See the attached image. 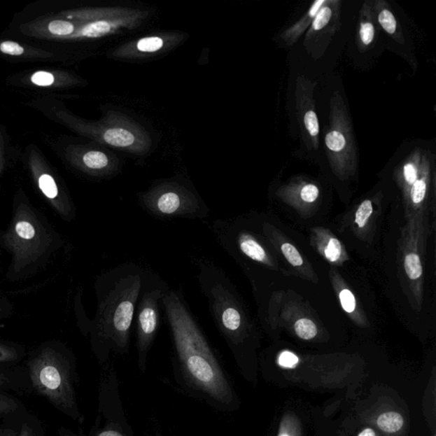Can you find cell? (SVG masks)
<instances>
[{
    "label": "cell",
    "mask_w": 436,
    "mask_h": 436,
    "mask_svg": "<svg viewBox=\"0 0 436 436\" xmlns=\"http://www.w3.org/2000/svg\"><path fill=\"white\" fill-rule=\"evenodd\" d=\"M176 358L192 386L218 402L227 403L232 391L202 325L191 312L182 290L171 289L163 297Z\"/></svg>",
    "instance_id": "6da1fadb"
},
{
    "label": "cell",
    "mask_w": 436,
    "mask_h": 436,
    "mask_svg": "<svg viewBox=\"0 0 436 436\" xmlns=\"http://www.w3.org/2000/svg\"><path fill=\"white\" fill-rule=\"evenodd\" d=\"M148 269L127 262L110 269L98 281L99 309L95 332L98 349L105 357L108 353H125L135 314Z\"/></svg>",
    "instance_id": "7a4b0ae2"
},
{
    "label": "cell",
    "mask_w": 436,
    "mask_h": 436,
    "mask_svg": "<svg viewBox=\"0 0 436 436\" xmlns=\"http://www.w3.org/2000/svg\"><path fill=\"white\" fill-rule=\"evenodd\" d=\"M139 206L159 220L205 219L210 208L194 188L181 180L163 181L139 195Z\"/></svg>",
    "instance_id": "3957f363"
},
{
    "label": "cell",
    "mask_w": 436,
    "mask_h": 436,
    "mask_svg": "<svg viewBox=\"0 0 436 436\" xmlns=\"http://www.w3.org/2000/svg\"><path fill=\"white\" fill-rule=\"evenodd\" d=\"M170 286L158 274L148 269L146 280L137 302L135 324L139 367H146L148 353L158 334L164 317L163 297Z\"/></svg>",
    "instance_id": "277c9868"
},
{
    "label": "cell",
    "mask_w": 436,
    "mask_h": 436,
    "mask_svg": "<svg viewBox=\"0 0 436 436\" xmlns=\"http://www.w3.org/2000/svg\"><path fill=\"white\" fill-rule=\"evenodd\" d=\"M324 147L334 171L343 174L355 170L359 160L355 133L347 106L339 92L334 94L330 104Z\"/></svg>",
    "instance_id": "5b68a950"
},
{
    "label": "cell",
    "mask_w": 436,
    "mask_h": 436,
    "mask_svg": "<svg viewBox=\"0 0 436 436\" xmlns=\"http://www.w3.org/2000/svg\"><path fill=\"white\" fill-rule=\"evenodd\" d=\"M35 390L66 414L78 417L76 395L69 372L50 357L35 363L30 371Z\"/></svg>",
    "instance_id": "8992f818"
},
{
    "label": "cell",
    "mask_w": 436,
    "mask_h": 436,
    "mask_svg": "<svg viewBox=\"0 0 436 436\" xmlns=\"http://www.w3.org/2000/svg\"><path fill=\"white\" fill-rule=\"evenodd\" d=\"M297 117L302 140L310 153L320 151V122L314 100V85L298 77L296 85Z\"/></svg>",
    "instance_id": "52a82bcc"
},
{
    "label": "cell",
    "mask_w": 436,
    "mask_h": 436,
    "mask_svg": "<svg viewBox=\"0 0 436 436\" xmlns=\"http://www.w3.org/2000/svg\"><path fill=\"white\" fill-rule=\"evenodd\" d=\"M174 44V36L169 38L167 35L161 36H148L141 38L136 42L129 43L118 49L115 56L133 57V55L155 54L167 49L169 45Z\"/></svg>",
    "instance_id": "ba28073f"
},
{
    "label": "cell",
    "mask_w": 436,
    "mask_h": 436,
    "mask_svg": "<svg viewBox=\"0 0 436 436\" xmlns=\"http://www.w3.org/2000/svg\"><path fill=\"white\" fill-rule=\"evenodd\" d=\"M340 5L339 0H325L309 27L305 41L310 42L319 37L332 22L337 21L341 9Z\"/></svg>",
    "instance_id": "9c48e42d"
},
{
    "label": "cell",
    "mask_w": 436,
    "mask_h": 436,
    "mask_svg": "<svg viewBox=\"0 0 436 436\" xmlns=\"http://www.w3.org/2000/svg\"><path fill=\"white\" fill-rule=\"evenodd\" d=\"M325 1V0H317V1L314 2L311 7L300 21L281 34V39L286 46H292L295 44L305 31L309 29L314 17H316L321 7L324 5Z\"/></svg>",
    "instance_id": "30bf717a"
},
{
    "label": "cell",
    "mask_w": 436,
    "mask_h": 436,
    "mask_svg": "<svg viewBox=\"0 0 436 436\" xmlns=\"http://www.w3.org/2000/svg\"><path fill=\"white\" fill-rule=\"evenodd\" d=\"M374 17L381 29L385 33L399 43H404V38L400 34L398 19L391 9L390 6L384 0H378L374 3Z\"/></svg>",
    "instance_id": "8fae6325"
},
{
    "label": "cell",
    "mask_w": 436,
    "mask_h": 436,
    "mask_svg": "<svg viewBox=\"0 0 436 436\" xmlns=\"http://www.w3.org/2000/svg\"><path fill=\"white\" fill-rule=\"evenodd\" d=\"M372 7L370 3H365L360 15L358 41L361 50H366L376 38L377 25Z\"/></svg>",
    "instance_id": "7c38bea8"
},
{
    "label": "cell",
    "mask_w": 436,
    "mask_h": 436,
    "mask_svg": "<svg viewBox=\"0 0 436 436\" xmlns=\"http://www.w3.org/2000/svg\"><path fill=\"white\" fill-rule=\"evenodd\" d=\"M83 162L90 170L105 171L112 174L115 171L116 163L106 155L104 152L92 150L86 153L83 156Z\"/></svg>",
    "instance_id": "4fadbf2b"
},
{
    "label": "cell",
    "mask_w": 436,
    "mask_h": 436,
    "mask_svg": "<svg viewBox=\"0 0 436 436\" xmlns=\"http://www.w3.org/2000/svg\"><path fill=\"white\" fill-rule=\"evenodd\" d=\"M403 416L398 412H385L376 420L377 426L386 434L398 433L404 426Z\"/></svg>",
    "instance_id": "5bb4252c"
},
{
    "label": "cell",
    "mask_w": 436,
    "mask_h": 436,
    "mask_svg": "<svg viewBox=\"0 0 436 436\" xmlns=\"http://www.w3.org/2000/svg\"><path fill=\"white\" fill-rule=\"evenodd\" d=\"M278 436H302L300 419L293 414H288L282 418L279 427Z\"/></svg>",
    "instance_id": "9a60e30c"
},
{
    "label": "cell",
    "mask_w": 436,
    "mask_h": 436,
    "mask_svg": "<svg viewBox=\"0 0 436 436\" xmlns=\"http://www.w3.org/2000/svg\"><path fill=\"white\" fill-rule=\"evenodd\" d=\"M405 270H406L407 276L411 280H417L422 276L423 269L421 261L417 254L411 253L407 255L404 262Z\"/></svg>",
    "instance_id": "2e32d148"
},
{
    "label": "cell",
    "mask_w": 436,
    "mask_h": 436,
    "mask_svg": "<svg viewBox=\"0 0 436 436\" xmlns=\"http://www.w3.org/2000/svg\"><path fill=\"white\" fill-rule=\"evenodd\" d=\"M297 335L302 339L309 340L317 335L316 325L308 319L298 320L295 324Z\"/></svg>",
    "instance_id": "e0dca14e"
},
{
    "label": "cell",
    "mask_w": 436,
    "mask_h": 436,
    "mask_svg": "<svg viewBox=\"0 0 436 436\" xmlns=\"http://www.w3.org/2000/svg\"><path fill=\"white\" fill-rule=\"evenodd\" d=\"M373 208L371 200H365L359 206L356 213L355 222L359 227H363L367 225V220L371 217Z\"/></svg>",
    "instance_id": "ac0fdd59"
},
{
    "label": "cell",
    "mask_w": 436,
    "mask_h": 436,
    "mask_svg": "<svg viewBox=\"0 0 436 436\" xmlns=\"http://www.w3.org/2000/svg\"><path fill=\"white\" fill-rule=\"evenodd\" d=\"M39 188L50 199H54L57 197L58 194L57 187L56 183L52 176L45 174L41 176L39 178Z\"/></svg>",
    "instance_id": "d6986e66"
},
{
    "label": "cell",
    "mask_w": 436,
    "mask_h": 436,
    "mask_svg": "<svg viewBox=\"0 0 436 436\" xmlns=\"http://www.w3.org/2000/svg\"><path fill=\"white\" fill-rule=\"evenodd\" d=\"M281 251L290 265L298 267L301 266L302 263H304L300 253H298L295 247L293 245L288 244V243H285V244L281 246Z\"/></svg>",
    "instance_id": "ffe728a7"
},
{
    "label": "cell",
    "mask_w": 436,
    "mask_h": 436,
    "mask_svg": "<svg viewBox=\"0 0 436 436\" xmlns=\"http://www.w3.org/2000/svg\"><path fill=\"white\" fill-rule=\"evenodd\" d=\"M74 27L72 23L61 20H56L50 23V32L57 35H69L73 32Z\"/></svg>",
    "instance_id": "44dd1931"
},
{
    "label": "cell",
    "mask_w": 436,
    "mask_h": 436,
    "mask_svg": "<svg viewBox=\"0 0 436 436\" xmlns=\"http://www.w3.org/2000/svg\"><path fill=\"white\" fill-rule=\"evenodd\" d=\"M341 249L339 239L332 238L330 239L328 247L325 250V257L330 262H336L341 256Z\"/></svg>",
    "instance_id": "7402d4cb"
},
{
    "label": "cell",
    "mask_w": 436,
    "mask_h": 436,
    "mask_svg": "<svg viewBox=\"0 0 436 436\" xmlns=\"http://www.w3.org/2000/svg\"><path fill=\"white\" fill-rule=\"evenodd\" d=\"M319 188L314 184L309 183L302 188L300 197L305 202L312 203L319 197Z\"/></svg>",
    "instance_id": "603a6c76"
},
{
    "label": "cell",
    "mask_w": 436,
    "mask_h": 436,
    "mask_svg": "<svg viewBox=\"0 0 436 436\" xmlns=\"http://www.w3.org/2000/svg\"><path fill=\"white\" fill-rule=\"evenodd\" d=\"M298 363H300L298 357L290 351L282 352L278 359L279 365L284 368L293 369L296 367Z\"/></svg>",
    "instance_id": "cb8c5ba5"
},
{
    "label": "cell",
    "mask_w": 436,
    "mask_h": 436,
    "mask_svg": "<svg viewBox=\"0 0 436 436\" xmlns=\"http://www.w3.org/2000/svg\"><path fill=\"white\" fill-rule=\"evenodd\" d=\"M340 301L345 311L352 313L356 309V302L355 296L351 290L344 289L340 293Z\"/></svg>",
    "instance_id": "d4e9b609"
},
{
    "label": "cell",
    "mask_w": 436,
    "mask_h": 436,
    "mask_svg": "<svg viewBox=\"0 0 436 436\" xmlns=\"http://www.w3.org/2000/svg\"><path fill=\"white\" fill-rule=\"evenodd\" d=\"M15 231L20 237L25 239H33L35 235L34 227L27 222H19L15 226Z\"/></svg>",
    "instance_id": "484cf974"
},
{
    "label": "cell",
    "mask_w": 436,
    "mask_h": 436,
    "mask_svg": "<svg viewBox=\"0 0 436 436\" xmlns=\"http://www.w3.org/2000/svg\"><path fill=\"white\" fill-rule=\"evenodd\" d=\"M18 404L9 396L0 394V414H10L17 409Z\"/></svg>",
    "instance_id": "4316f807"
},
{
    "label": "cell",
    "mask_w": 436,
    "mask_h": 436,
    "mask_svg": "<svg viewBox=\"0 0 436 436\" xmlns=\"http://www.w3.org/2000/svg\"><path fill=\"white\" fill-rule=\"evenodd\" d=\"M32 82L34 84L39 86H49L53 84L54 76L52 73L47 72H37L32 76Z\"/></svg>",
    "instance_id": "83f0119b"
},
{
    "label": "cell",
    "mask_w": 436,
    "mask_h": 436,
    "mask_svg": "<svg viewBox=\"0 0 436 436\" xmlns=\"http://www.w3.org/2000/svg\"><path fill=\"white\" fill-rule=\"evenodd\" d=\"M0 50H1L2 52L11 55V56H19V55H22L24 52L22 47L19 45L17 43L11 41L2 43L1 45H0Z\"/></svg>",
    "instance_id": "f1b7e54d"
},
{
    "label": "cell",
    "mask_w": 436,
    "mask_h": 436,
    "mask_svg": "<svg viewBox=\"0 0 436 436\" xmlns=\"http://www.w3.org/2000/svg\"><path fill=\"white\" fill-rule=\"evenodd\" d=\"M358 436H378V435L371 428H367V429L361 431Z\"/></svg>",
    "instance_id": "f546056e"
},
{
    "label": "cell",
    "mask_w": 436,
    "mask_h": 436,
    "mask_svg": "<svg viewBox=\"0 0 436 436\" xmlns=\"http://www.w3.org/2000/svg\"><path fill=\"white\" fill-rule=\"evenodd\" d=\"M97 436H123V435H121L120 432H118L116 430H105L104 432H101V433H100Z\"/></svg>",
    "instance_id": "4dcf8cb0"
},
{
    "label": "cell",
    "mask_w": 436,
    "mask_h": 436,
    "mask_svg": "<svg viewBox=\"0 0 436 436\" xmlns=\"http://www.w3.org/2000/svg\"><path fill=\"white\" fill-rule=\"evenodd\" d=\"M19 436H32V432H31L30 428L27 424L22 426Z\"/></svg>",
    "instance_id": "1f68e13d"
},
{
    "label": "cell",
    "mask_w": 436,
    "mask_h": 436,
    "mask_svg": "<svg viewBox=\"0 0 436 436\" xmlns=\"http://www.w3.org/2000/svg\"><path fill=\"white\" fill-rule=\"evenodd\" d=\"M10 358L11 357L10 355H9V353L3 351H2V349H0V360H6Z\"/></svg>",
    "instance_id": "d6a6232c"
},
{
    "label": "cell",
    "mask_w": 436,
    "mask_h": 436,
    "mask_svg": "<svg viewBox=\"0 0 436 436\" xmlns=\"http://www.w3.org/2000/svg\"><path fill=\"white\" fill-rule=\"evenodd\" d=\"M7 381L8 379L6 378V377L0 373V386H2V385L6 384Z\"/></svg>",
    "instance_id": "836d02e7"
},
{
    "label": "cell",
    "mask_w": 436,
    "mask_h": 436,
    "mask_svg": "<svg viewBox=\"0 0 436 436\" xmlns=\"http://www.w3.org/2000/svg\"><path fill=\"white\" fill-rule=\"evenodd\" d=\"M65 436H71V435H65Z\"/></svg>",
    "instance_id": "e575fe53"
},
{
    "label": "cell",
    "mask_w": 436,
    "mask_h": 436,
    "mask_svg": "<svg viewBox=\"0 0 436 436\" xmlns=\"http://www.w3.org/2000/svg\"><path fill=\"white\" fill-rule=\"evenodd\" d=\"M0 436H1V435H0Z\"/></svg>",
    "instance_id": "d590c367"
}]
</instances>
